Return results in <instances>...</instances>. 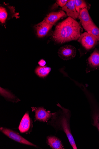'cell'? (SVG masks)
I'll return each instance as SVG.
<instances>
[{
  "label": "cell",
  "mask_w": 99,
  "mask_h": 149,
  "mask_svg": "<svg viewBox=\"0 0 99 149\" xmlns=\"http://www.w3.org/2000/svg\"><path fill=\"white\" fill-rule=\"evenodd\" d=\"M14 17L19 18V13L16 12L15 7L10 6L8 4L4 3L0 7V22L2 25L9 19Z\"/></svg>",
  "instance_id": "3"
},
{
  "label": "cell",
  "mask_w": 99,
  "mask_h": 149,
  "mask_svg": "<svg viewBox=\"0 0 99 149\" xmlns=\"http://www.w3.org/2000/svg\"><path fill=\"white\" fill-rule=\"evenodd\" d=\"M57 105L61 108V110L58 112L54 113L51 118V120L49 122L48 124L52 126L56 130L63 131L66 134L73 148L74 149H77L70 127V111L59 104Z\"/></svg>",
  "instance_id": "2"
},
{
  "label": "cell",
  "mask_w": 99,
  "mask_h": 149,
  "mask_svg": "<svg viewBox=\"0 0 99 149\" xmlns=\"http://www.w3.org/2000/svg\"><path fill=\"white\" fill-rule=\"evenodd\" d=\"M76 48L71 45H66L61 47L58 52L59 57L65 61L74 58L76 55Z\"/></svg>",
  "instance_id": "7"
},
{
  "label": "cell",
  "mask_w": 99,
  "mask_h": 149,
  "mask_svg": "<svg viewBox=\"0 0 99 149\" xmlns=\"http://www.w3.org/2000/svg\"><path fill=\"white\" fill-rule=\"evenodd\" d=\"M33 121L30 118L29 112L27 111L23 117L19 127L21 133L30 134L33 128Z\"/></svg>",
  "instance_id": "8"
},
{
  "label": "cell",
  "mask_w": 99,
  "mask_h": 149,
  "mask_svg": "<svg viewBox=\"0 0 99 149\" xmlns=\"http://www.w3.org/2000/svg\"><path fill=\"white\" fill-rule=\"evenodd\" d=\"M0 93L1 96L8 101L13 103H17L20 101V100L11 92L1 87L0 90Z\"/></svg>",
  "instance_id": "15"
},
{
  "label": "cell",
  "mask_w": 99,
  "mask_h": 149,
  "mask_svg": "<svg viewBox=\"0 0 99 149\" xmlns=\"http://www.w3.org/2000/svg\"><path fill=\"white\" fill-rule=\"evenodd\" d=\"M39 65L41 66H44L46 65V61L43 59H41L38 62Z\"/></svg>",
  "instance_id": "21"
},
{
  "label": "cell",
  "mask_w": 99,
  "mask_h": 149,
  "mask_svg": "<svg viewBox=\"0 0 99 149\" xmlns=\"http://www.w3.org/2000/svg\"><path fill=\"white\" fill-rule=\"evenodd\" d=\"M81 29L75 20L69 17L56 26L52 38L55 42L61 44L76 40L81 35Z\"/></svg>",
  "instance_id": "1"
},
{
  "label": "cell",
  "mask_w": 99,
  "mask_h": 149,
  "mask_svg": "<svg viewBox=\"0 0 99 149\" xmlns=\"http://www.w3.org/2000/svg\"><path fill=\"white\" fill-rule=\"evenodd\" d=\"M93 118V125L96 127L99 132V113H95L94 114Z\"/></svg>",
  "instance_id": "19"
},
{
  "label": "cell",
  "mask_w": 99,
  "mask_h": 149,
  "mask_svg": "<svg viewBox=\"0 0 99 149\" xmlns=\"http://www.w3.org/2000/svg\"><path fill=\"white\" fill-rule=\"evenodd\" d=\"M68 1L67 0H58L56 1V3L58 6L62 8L66 5Z\"/></svg>",
  "instance_id": "20"
},
{
  "label": "cell",
  "mask_w": 99,
  "mask_h": 149,
  "mask_svg": "<svg viewBox=\"0 0 99 149\" xmlns=\"http://www.w3.org/2000/svg\"><path fill=\"white\" fill-rule=\"evenodd\" d=\"M63 11H65L66 13V15L75 20L79 18V13L76 11L75 3L73 0L68 1L66 5L62 8Z\"/></svg>",
  "instance_id": "12"
},
{
  "label": "cell",
  "mask_w": 99,
  "mask_h": 149,
  "mask_svg": "<svg viewBox=\"0 0 99 149\" xmlns=\"http://www.w3.org/2000/svg\"><path fill=\"white\" fill-rule=\"evenodd\" d=\"M87 32L94 36L99 43V29L95 24L93 25Z\"/></svg>",
  "instance_id": "18"
},
{
  "label": "cell",
  "mask_w": 99,
  "mask_h": 149,
  "mask_svg": "<svg viewBox=\"0 0 99 149\" xmlns=\"http://www.w3.org/2000/svg\"><path fill=\"white\" fill-rule=\"evenodd\" d=\"M0 131L7 137L16 142L22 144L38 148L37 146L27 141L21 136L18 133L15 131L3 127L0 128Z\"/></svg>",
  "instance_id": "4"
},
{
  "label": "cell",
  "mask_w": 99,
  "mask_h": 149,
  "mask_svg": "<svg viewBox=\"0 0 99 149\" xmlns=\"http://www.w3.org/2000/svg\"><path fill=\"white\" fill-rule=\"evenodd\" d=\"M46 143L48 145L53 149H64V146L61 140L54 136L47 137Z\"/></svg>",
  "instance_id": "14"
},
{
  "label": "cell",
  "mask_w": 99,
  "mask_h": 149,
  "mask_svg": "<svg viewBox=\"0 0 99 149\" xmlns=\"http://www.w3.org/2000/svg\"><path fill=\"white\" fill-rule=\"evenodd\" d=\"M51 70V68L46 66H39L35 70V73L40 77L44 78L47 77Z\"/></svg>",
  "instance_id": "16"
},
{
  "label": "cell",
  "mask_w": 99,
  "mask_h": 149,
  "mask_svg": "<svg viewBox=\"0 0 99 149\" xmlns=\"http://www.w3.org/2000/svg\"><path fill=\"white\" fill-rule=\"evenodd\" d=\"M32 111L35 113V121L47 123L51 119L54 113H52L50 111H46L43 107H32Z\"/></svg>",
  "instance_id": "6"
},
{
  "label": "cell",
  "mask_w": 99,
  "mask_h": 149,
  "mask_svg": "<svg viewBox=\"0 0 99 149\" xmlns=\"http://www.w3.org/2000/svg\"><path fill=\"white\" fill-rule=\"evenodd\" d=\"M79 18L84 29L87 32L95 24L91 19L88 10L87 8H82L79 13Z\"/></svg>",
  "instance_id": "9"
},
{
  "label": "cell",
  "mask_w": 99,
  "mask_h": 149,
  "mask_svg": "<svg viewBox=\"0 0 99 149\" xmlns=\"http://www.w3.org/2000/svg\"><path fill=\"white\" fill-rule=\"evenodd\" d=\"M53 26L44 20L36 24L35 28L37 36L39 38L44 37L47 35Z\"/></svg>",
  "instance_id": "11"
},
{
  "label": "cell",
  "mask_w": 99,
  "mask_h": 149,
  "mask_svg": "<svg viewBox=\"0 0 99 149\" xmlns=\"http://www.w3.org/2000/svg\"><path fill=\"white\" fill-rule=\"evenodd\" d=\"M66 15L63 10L51 12L44 20L46 22L53 25L55 24L62 17H65Z\"/></svg>",
  "instance_id": "13"
},
{
  "label": "cell",
  "mask_w": 99,
  "mask_h": 149,
  "mask_svg": "<svg viewBox=\"0 0 99 149\" xmlns=\"http://www.w3.org/2000/svg\"><path fill=\"white\" fill-rule=\"evenodd\" d=\"M75 9L79 13L82 8H87L85 1L82 0H74Z\"/></svg>",
  "instance_id": "17"
},
{
  "label": "cell",
  "mask_w": 99,
  "mask_h": 149,
  "mask_svg": "<svg viewBox=\"0 0 99 149\" xmlns=\"http://www.w3.org/2000/svg\"><path fill=\"white\" fill-rule=\"evenodd\" d=\"M99 69V51L95 49L89 57L86 72Z\"/></svg>",
  "instance_id": "10"
},
{
  "label": "cell",
  "mask_w": 99,
  "mask_h": 149,
  "mask_svg": "<svg viewBox=\"0 0 99 149\" xmlns=\"http://www.w3.org/2000/svg\"><path fill=\"white\" fill-rule=\"evenodd\" d=\"M82 47L87 51H89L94 48L98 43L97 39L88 32L81 34L78 39Z\"/></svg>",
  "instance_id": "5"
}]
</instances>
